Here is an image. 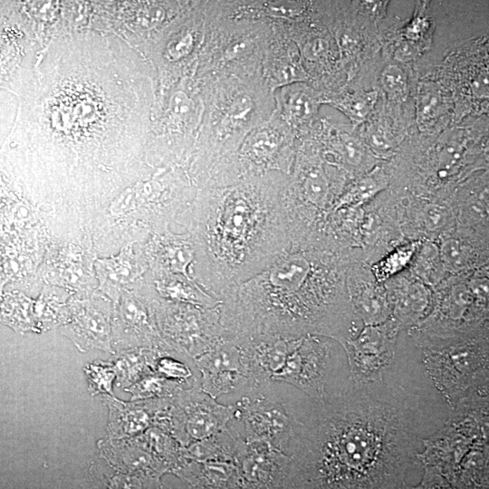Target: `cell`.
<instances>
[{
  "label": "cell",
  "mask_w": 489,
  "mask_h": 489,
  "mask_svg": "<svg viewBox=\"0 0 489 489\" xmlns=\"http://www.w3.org/2000/svg\"><path fill=\"white\" fill-rule=\"evenodd\" d=\"M420 244L419 240H412L398 244L382 259L376 262L371 266L370 272L377 283H381L388 281L411 264Z\"/></svg>",
  "instance_id": "obj_24"
},
{
  "label": "cell",
  "mask_w": 489,
  "mask_h": 489,
  "mask_svg": "<svg viewBox=\"0 0 489 489\" xmlns=\"http://www.w3.org/2000/svg\"><path fill=\"white\" fill-rule=\"evenodd\" d=\"M469 236L444 235L441 238L438 253L446 272L465 273L475 265L484 264L475 254L477 249L473 246Z\"/></svg>",
  "instance_id": "obj_20"
},
{
  "label": "cell",
  "mask_w": 489,
  "mask_h": 489,
  "mask_svg": "<svg viewBox=\"0 0 489 489\" xmlns=\"http://www.w3.org/2000/svg\"><path fill=\"white\" fill-rule=\"evenodd\" d=\"M275 111L298 139L306 136L318 120L323 94L308 82H295L273 92Z\"/></svg>",
  "instance_id": "obj_17"
},
{
  "label": "cell",
  "mask_w": 489,
  "mask_h": 489,
  "mask_svg": "<svg viewBox=\"0 0 489 489\" xmlns=\"http://www.w3.org/2000/svg\"><path fill=\"white\" fill-rule=\"evenodd\" d=\"M347 285L354 315L364 326L379 324L392 317L384 283H377L361 261L350 267Z\"/></svg>",
  "instance_id": "obj_15"
},
{
  "label": "cell",
  "mask_w": 489,
  "mask_h": 489,
  "mask_svg": "<svg viewBox=\"0 0 489 489\" xmlns=\"http://www.w3.org/2000/svg\"><path fill=\"white\" fill-rule=\"evenodd\" d=\"M376 377L351 376L320 399L303 426L291 489H402L423 441L451 413L411 340Z\"/></svg>",
  "instance_id": "obj_1"
},
{
  "label": "cell",
  "mask_w": 489,
  "mask_h": 489,
  "mask_svg": "<svg viewBox=\"0 0 489 489\" xmlns=\"http://www.w3.org/2000/svg\"><path fill=\"white\" fill-rule=\"evenodd\" d=\"M402 328L393 318L367 325L355 336L345 340L343 346L350 376L357 379H369L384 370L391 362L399 331Z\"/></svg>",
  "instance_id": "obj_11"
},
{
  "label": "cell",
  "mask_w": 489,
  "mask_h": 489,
  "mask_svg": "<svg viewBox=\"0 0 489 489\" xmlns=\"http://www.w3.org/2000/svg\"><path fill=\"white\" fill-rule=\"evenodd\" d=\"M384 284L391 307L392 317L402 329L420 321L434 307L430 288L412 273L395 275Z\"/></svg>",
  "instance_id": "obj_18"
},
{
  "label": "cell",
  "mask_w": 489,
  "mask_h": 489,
  "mask_svg": "<svg viewBox=\"0 0 489 489\" xmlns=\"http://www.w3.org/2000/svg\"><path fill=\"white\" fill-rule=\"evenodd\" d=\"M219 303L206 307L161 299L156 293L158 327L173 346L197 357L228 339L220 322Z\"/></svg>",
  "instance_id": "obj_10"
},
{
  "label": "cell",
  "mask_w": 489,
  "mask_h": 489,
  "mask_svg": "<svg viewBox=\"0 0 489 489\" xmlns=\"http://www.w3.org/2000/svg\"><path fill=\"white\" fill-rule=\"evenodd\" d=\"M408 335L422 352L427 377L451 409L475 393L488 391L487 329Z\"/></svg>",
  "instance_id": "obj_7"
},
{
  "label": "cell",
  "mask_w": 489,
  "mask_h": 489,
  "mask_svg": "<svg viewBox=\"0 0 489 489\" xmlns=\"http://www.w3.org/2000/svg\"><path fill=\"white\" fill-rule=\"evenodd\" d=\"M388 184V177L382 168L375 167L342 193L333 205L329 216L342 207H357L369 201ZM327 216V218H328ZM326 218V219H327ZM325 224V223H324Z\"/></svg>",
  "instance_id": "obj_22"
},
{
  "label": "cell",
  "mask_w": 489,
  "mask_h": 489,
  "mask_svg": "<svg viewBox=\"0 0 489 489\" xmlns=\"http://www.w3.org/2000/svg\"><path fill=\"white\" fill-rule=\"evenodd\" d=\"M51 271L54 272L49 273L54 279L53 283L74 290L82 288L91 278L90 260L83 258L80 251L64 250L51 266Z\"/></svg>",
  "instance_id": "obj_21"
},
{
  "label": "cell",
  "mask_w": 489,
  "mask_h": 489,
  "mask_svg": "<svg viewBox=\"0 0 489 489\" xmlns=\"http://www.w3.org/2000/svg\"><path fill=\"white\" fill-rule=\"evenodd\" d=\"M354 257L350 248L290 237L262 271L221 297L227 337L318 335L342 344L358 321L347 285Z\"/></svg>",
  "instance_id": "obj_3"
},
{
  "label": "cell",
  "mask_w": 489,
  "mask_h": 489,
  "mask_svg": "<svg viewBox=\"0 0 489 489\" xmlns=\"http://www.w3.org/2000/svg\"><path fill=\"white\" fill-rule=\"evenodd\" d=\"M379 91H354L342 95L329 96L324 99L325 103H330L347 117L354 124H362L373 112L377 105Z\"/></svg>",
  "instance_id": "obj_23"
},
{
  "label": "cell",
  "mask_w": 489,
  "mask_h": 489,
  "mask_svg": "<svg viewBox=\"0 0 489 489\" xmlns=\"http://www.w3.org/2000/svg\"><path fill=\"white\" fill-rule=\"evenodd\" d=\"M63 333L82 350H109L110 343V303L101 295L74 299L66 312Z\"/></svg>",
  "instance_id": "obj_12"
},
{
  "label": "cell",
  "mask_w": 489,
  "mask_h": 489,
  "mask_svg": "<svg viewBox=\"0 0 489 489\" xmlns=\"http://www.w3.org/2000/svg\"><path fill=\"white\" fill-rule=\"evenodd\" d=\"M446 95L437 88L430 87L422 91L418 97V118L423 121L433 120L442 115L446 105Z\"/></svg>",
  "instance_id": "obj_26"
},
{
  "label": "cell",
  "mask_w": 489,
  "mask_h": 489,
  "mask_svg": "<svg viewBox=\"0 0 489 489\" xmlns=\"http://www.w3.org/2000/svg\"><path fill=\"white\" fill-rule=\"evenodd\" d=\"M410 220L427 236L446 235L453 229L455 217L448 206L438 202H422L413 206ZM411 222V224L413 223ZM443 235V236H444Z\"/></svg>",
  "instance_id": "obj_19"
},
{
  "label": "cell",
  "mask_w": 489,
  "mask_h": 489,
  "mask_svg": "<svg viewBox=\"0 0 489 489\" xmlns=\"http://www.w3.org/2000/svg\"><path fill=\"white\" fill-rule=\"evenodd\" d=\"M204 3L206 33L195 77L216 81L262 74L272 21L254 14L244 1Z\"/></svg>",
  "instance_id": "obj_6"
},
{
  "label": "cell",
  "mask_w": 489,
  "mask_h": 489,
  "mask_svg": "<svg viewBox=\"0 0 489 489\" xmlns=\"http://www.w3.org/2000/svg\"><path fill=\"white\" fill-rule=\"evenodd\" d=\"M164 88L161 104L154 105L149 145L177 165H188L205 109L201 84L187 76Z\"/></svg>",
  "instance_id": "obj_8"
},
{
  "label": "cell",
  "mask_w": 489,
  "mask_h": 489,
  "mask_svg": "<svg viewBox=\"0 0 489 489\" xmlns=\"http://www.w3.org/2000/svg\"><path fill=\"white\" fill-rule=\"evenodd\" d=\"M205 109L190 159L202 185L218 159L235 153L245 137L275 110L273 92L262 74L200 81Z\"/></svg>",
  "instance_id": "obj_5"
},
{
  "label": "cell",
  "mask_w": 489,
  "mask_h": 489,
  "mask_svg": "<svg viewBox=\"0 0 489 489\" xmlns=\"http://www.w3.org/2000/svg\"><path fill=\"white\" fill-rule=\"evenodd\" d=\"M286 178L270 173L197 189L177 224L191 239L194 277L207 293L220 300L289 242L283 206Z\"/></svg>",
  "instance_id": "obj_4"
},
{
  "label": "cell",
  "mask_w": 489,
  "mask_h": 489,
  "mask_svg": "<svg viewBox=\"0 0 489 489\" xmlns=\"http://www.w3.org/2000/svg\"><path fill=\"white\" fill-rule=\"evenodd\" d=\"M271 21L273 35L262 63V76L265 83L273 92L292 83H309L297 45L279 21Z\"/></svg>",
  "instance_id": "obj_14"
},
{
  "label": "cell",
  "mask_w": 489,
  "mask_h": 489,
  "mask_svg": "<svg viewBox=\"0 0 489 489\" xmlns=\"http://www.w3.org/2000/svg\"><path fill=\"white\" fill-rule=\"evenodd\" d=\"M379 87L388 100L405 101L408 92V77L402 66L398 64L385 66L379 74Z\"/></svg>",
  "instance_id": "obj_25"
},
{
  "label": "cell",
  "mask_w": 489,
  "mask_h": 489,
  "mask_svg": "<svg viewBox=\"0 0 489 489\" xmlns=\"http://www.w3.org/2000/svg\"><path fill=\"white\" fill-rule=\"evenodd\" d=\"M32 85L27 142L40 150L133 158L149 148L154 72L122 41L86 34L53 42Z\"/></svg>",
  "instance_id": "obj_2"
},
{
  "label": "cell",
  "mask_w": 489,
  "mask_h": 489,
  "mask_svg": "<svg viewBox=\"0 0 489 489\" xmlns=\"http://www.w3.org/2000/svg\"><path fill=\"white\" fill-rule=\"evenodd\" d=\"M139 245L151 276L182 275L196 282L193 273L194 247L187 233L158 232Z\"/></svg>",
  "instance_id": "obj_13"
},
{
  "label": "cell",
  "mask_w": 489,
  "mask_h": 489,
  "mask_svg": "<svg viewBox=\"0 0 489 489\" xmlns=\"http://www.w3.org/2000/svg\"><path fill=\"white\" fill-rule=\"evenodd\" d=\"M93 266L100 290L114 302L123 290L134 286L149 271L146 258L137 243L125 246L116 256L96 260Z\"/></svg>",
  "instance_id": "obj_16"
},
{
  "label": "cell",
  "mask_w": 489,
  "mask_h": 489,
  "mask_svg": "<svg viewBox=\"0 0 489 489\" xmlns=\"http://www.w3.org/2000/svg\"><path fill=\"white\" fill-rule=\"evenodd\" d=\"M206 33L205 3L188 2L187 7L159 36L152 61L159 83L168 86L187 76H195Z\"/></svg>",
  "instance_id": "obj_9"
}]
</instances>
